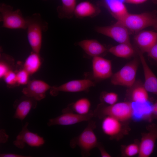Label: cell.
<instances>
[{"label":"cell","instance_id":"cell-1","mask_svg":"<svg viewBox=\"0 0 157 157\" xmlns=\"http://www.w3.org/2000/svg\"><path fill=\"white\" fill-rule=\"evenodd\" d=\"M27 38L32 51L39 53L42 44V35L48 28V22L40 13H35L25 17Z\"/></svg>","mask_w":157,"mask_h":157},{"label":"cell","instance_id":"cell-2","mask_svg":"<svg viewBox=\"0 0 157 157\" xmlns=\"http://www.w3.org/2000/svg\"><path fill=\"white\" fill-rule=\"evenodd\" d=\"M94 113V116L100 119L110 116L129 122L132 119L133 108L131 103L128 101L117 102L110 105L101 103L97 105Z\"/></svg>","mask_w":157,"mask_h":157},{"label":"cell","instance_id":"cell-3","mask_svg":"<svg viewBox=\"0 0 157 157\" xmlns=\"http://www.w3.org/2000/svg\"><path fill=\"white\" fill-rule=\"evenodd\" d=\"M96 128V122L90 120L82 132L78 136L73 138L70 141L71 148L78 146L83 157L90 156V152L93 148L97 147L99 143L94 130Z\"/></svg>","mask_w":157,"mask_h":157},{"label":"cell","instance_id":"cell-4","mask_svg":"<svg viewBox=\"0 0 157 157\" xmlns=\"http://www.w3.org/2000/svg\"><path fill=\"white\" fill-rule=\"evenodd\" d=\"M117 21L125 26L129 31L133 32L138 33L150 26L157 30V16L154 13L140 14L129 13Z\"/></svg>","mask_w":157,"mask_h":157},{"label":"cell","instance_id":"cell-5","mask_svg":"<svg viewBox=\"0 0 157 157\" xmlns=\"http://www.w3.org/2000/svg\"><path fill=\"white\" fill-rule=\"evenodd\" d=\"M0 22L2 28L10 29H26V23L20 9L14 10L11 5L0 4Z\"/></svg>","mask_w":157,"mask_h":157},{"label":"cell","instance_id":"cell-6","mask_svg":"<svg viewBox=\"0 0 157 157\" xmlns=\"http://www.w3.org/2000/svg\"><path fill=\"white\" fill-rule=\"evenodd\" d=\"M128 123L111 116H106L102 119L101 129L110 139L118 141L129 132L130 128Z\"/></svg>","mask_w":157,"mask_h":157},{"label":"cell","instance_id":"cell-7","mask_svg":"<svg viewBox=\"0 0 157 157\" xmlns=\"http://www.w3.org/2000/svg\"><path fill=\"white\" fill-rule=\"evenodd\" d=\"M139 64L138 59H135L126 64L119 71L113 74L111 82L115 85L130 88L135 82L136 73Z\"/></svg>","mask_w":157,"mask_h":157},{"label":"cell","instance_id":"cell-8","mask_svg":"<svg viewBox=\"0 0 157 157\" xmlns=\"http://www.w3.org/2000/svg\"><path fill=\"white\" fill-rule=\"evenodd\" d=\"M95 85V83L90 79L73 80L58 86H51L50 89V94L55 97L57 96L60 92H88L90 88Z\"/></svg>","mask_w":157,"mask_h":157},{"label":"cell","instance_id":"cell-9","mask_svg":"<svg viewBox=\"0 0 157 157\" xmlns=\"http://www.w3.org/2000/svg\"><path fill=\"white\" fill-rule=\"evenodd\" d=\"M147 132L142 133L139 143L138 156L149 157L153 153L157 139V125L151 123L146 127Z\"/></svg>","mask_w":157,"mask_h":157},{"label":"cell","instance_id":"cell-10","mask_svg":"<svg viewBox=\"0 0 157 157\" xmlns=\"http://www.w3.org/2000/svg\"><path fill=\"white\" fill-rule=\"evenodd\" d=\"M96 30L98 33L110 37L119 43H130L129 31L118 21L110 26L97 27Z\"/></svg>","mask_w":157,"mask_h":157},{"label":"cell","instance_id":"cell-11","mask_svg":"<svg viewBox=\"0 0 157 157\" xmlns=\"http://www.w3.org/2000/svg\"><path fill=\"white\" fill-rule=\"evenodd\" d=\"M28 122H26L23 126L21 131L13 142L14 144L18 148L23 149L26 144L32 147H39L45 142L43 138L29 131L28 129Z\"/></svg>","mask_w":157,"mask_h":157},{"label":"cell","instance_id":"cell-12","mask_svg":"<svg viewBox=\"0 0 157 157\" xmlns=\"http://www.w3.org/2000/svg\"><path fill=\"white\" fill-rule=\"evenodd\" d=\"M94 116V111L90 110L88 114H78L72 112H65L54 118L50 119L47 123L48 126L56 125L68 126L74 124L91 120Z\"/></svg>","mask_w":157,"mask_h":157},{"label":"cell","instance_id":"cell-13","mask_svg":"<svg viewBox=\"0 0 157 157\" xmlns=\"http://www.w3.org/2000/svg\"><path fill=\"white\" fill-rule=\"evenodd\" d=\"M51 87L43 80L33 79L29 81L22 92L24 95L39 101L45 97L46 92Z\"/></svg>","mask_w":157,"mask_h":157},{"label":"cell","instance_id":"cell-14","mask_svg":"<svg viewBox=\"0 0 157 157\" xmlns=\"http://www.w3.org/2000/svg\"><path fill=\"white\" fill-rule=\"evenodd\" d=\"M92 68L93 77L97 80L108 78L113 74L111 61L101 56L93 57Z\"/></svg>","mask_w":157,"mask_h":157},{"label":"cell","instance_id":"cell-15","mask_svg":"<svg viewBox=\"0 0 157 157\" xmlns=\"http://www.w3.org/2000/svg\"><path fill=\"white\" fill-rule=\"evenodd\" d=\"M37 101L33 98L25 95L15 101L13 105L15 110L13 118L22 121L32 109L36 107Z\"/></svg>","mask_w":157,"mask_h":157},{"label":"cell","instance_id":"cell-16","mask_svg":"<svg viewBox=\"0 0 157 157\" xmlns=\"http://www.w3.org/2000/svg\"><path fill=\"white\" fill-rule=\"evenodd\" d=\"M134 40L142 53H147L157 42V32L141 31L135 36Z\"/></svg>","mask_w":157,"mask_h":157},{"label":"cell","instance_id":"cell-17","mask_svg":"<svg viewBox=\"0 0 157 157\" xmlns=\"http://www.w3.org/2000/svg\"><path fill=\"white\" fill-rule=\"evenodd\" d=\"M138 51L144 72V86L148 92L157 95V77L148 65L142 53L140 51Z\"/></svg>","mask_w":157,"mask_h":157},{"label":"cell","instance_id":"cell-18","mask_svg":"<svg viewBox=\"0 0 157 157\" xmlns=\"http://www.w3.org/2000/svg\"><path fill=\"white\" fill-rule=\"evenodd\" d=\"M133 108L132 119L136 121L146 120L151 122L153 103L150 100L143 103H131Z\"/></svg>","mask_w":157,"mask_h":157},{"label":"cell","instance_id":"cell-19","mask_svg":"<svg viewBox=\"0 0 157 157\" xmlns=\"http://www.w3.org/2000/svg\"><path fill=\"white\" fill-rule=\"evenodd\" d=\"M128 101L131 103H143L149 100L148 91L143 84L140 81L135 82L127 92Z\"/></svg>","mask_w":157,"mask_h":157},{"label":"cell","instance_id":"cell-20","mask_svg":"<svg viewBox=\"0 0 157 157\" xmlns=\"http://www.w3.org/2000/svg\"><path fill=\"white\" fill-rule=\"evenodd\" d=\"M78 45L87 54L93 57L100 56L107 50L104 46L95 39L84 40L79 42Z\"/></svg>","mask_w":157,"mask_h":157},{"label":"cell","instance_id":"cell-21","mask_svg":"<svg viewBox=\"0 0 157 157\" xmlns=\"http://www.w3.org/2000/svg\"><path fill=\"white\" fill-rule=\"evenodd\" d=\"M99 9L92 3L88 1H82L77 4L74 15L78 18L92 17L99 13Z\"/></svg>","mask_w":157,"mask_h":157},{"label":"cell","instance_id":"cell-22","mask_svg":"<svg viewBox=\"0 0 157 157\" xmlns=\"http://www.w3.org/2000/svg\"><path fill=\"white\" fill-rule=\"evenodd\" d=\"M91 106L89 100L87 98L83 97L69 104L62 110V113L72 112L80 115H86L90 111Z\"/></svg>","mask_w":157,"mask_h":157},{"label":"cell","instance_id":"cell-23","mask_svg":"<svg viewBox=\"0 0 157 157\" xmlns=\"http://www.w3.org/2000/svg\"><path fill=\"white\" fill-rule=\"evenodd\" d=\"M42 61L40 53L32 51L25 60L22 67L30 75L33 74L40 69Z\"/></svg>","mask_w":157,"mask_h":157},{"label":"cell","instance_id":"cell-24","mask_svg":"<svg viewBox=\"0 0 157 157\" xmlns=\"http://www.w3.org/2000/svg\"><path fill=\"white\" fill-rule=\"evenodd\" d=\"M124 1L125 0H105L108 9L117 20L129 13L123 3Z\"/></svg>","mask_w":157,"mask_h":157},{"label":"cell","instance_id":"cell-25","mask_svg":"<svg viewBox=\"0 0 157 157\" xmlns=\"http://www.w3.org/2000/svg\"><path fill=\"white\" fill-rule=\"evenodd\" d=\"M114 55L121 58H128L135 53V50L131 43H121L112 46L108 50Z\"/></svg>","mask_w":157,"mask_h":157},{"label":"cell","instance_id":"cell-26","mask_svg":"<svg viewBox=\"0 0 157 157\" xmlns=\"http://www.w3.org/2000/svg\"><path fill=\"white\" fill-rule=\"evenodd\" d=\"M62 4L57 8L58 17L60 18H69L74 15L77 5L76 0H61Z\"/></svg>","mask_w":157,"mask_h":157},{"label":"cell","instance_id":"cell-27","mask_svg":"<svg viewBox=\"0 0 157 157\" xmlns=\"http://www.w3.org/2000/svg\"><path fill=\"white\" fill-rule=\"evenodd\" d=\"M0 57V78L2 79L7 72L13 70L14 60L11 56L2 52Z\"/></svg>","mask_w":157,"mask_h":157},{"label":"cell","instance_id":"cell-28","mask_svg":"<svg viewBox=\"0 0 157 157\" xmlns=\"http://www.w3.org/2000/svg\"><path fill=\"white\" fill-rule=\"evenodd\" d=\"M140 142L138 140L127 145L121 146V150L122 156L123 157H131L138 154L140 147Z\"/></svg>","mask_w":157,"mask_h":157},{"label":"cell","instance_id":"cell-29","mask_svg":"<svg viewBox=\"0 0 157 157\" xmlns=\"http://www.w3.org/2000/svg\"><path fill=\"white\" fill-rule=\"evenodd\" d=\"M118 98L117 94L113 92H103L100 96L101 103L108 105H112L117 102Z\"/></svg>","mask_w":157,"mask_h":157},{"label":"cell","instance_id":"cell-30","mask_svg":"<svg viewBox=\"0 0 157 157\" xmlns=\"http://www.w3.org/2000/svg\"><path fill=\"white\" fill-rule=\"evenodd\" d=\"M16 72L18 85H26L30 81L29 74L23 67Z\"/></svg>","mask_w":157,"mask_h":157},{"label":"cell","instance_id":"cell-31","mask_svg":"<svg viewBox=\"0 0 157 157\" xmlns=\"http://www.w3.org/2000/svg\"><path fill=\"white\" fill-rule=\"evenodd\" d=\"M8 87L13 88L17 85L16 72L11 70L7 72L2 78Z\"/></svg>","mask_w":157,"mask_h":157},{"label":"cell","instance_id":"cell-32","mask_svg":"<svg viewBox=\"0 0 157 157\" xmlns=\"http://www.w3.org/2000/svg\"><path fill=\"white\" fill-rule=\"evenodd\" d=\"M148 56L157 62V42L147 52Z\"/></svg>","mask_w":157,"mask_h":157},{"label":"cell","instance_id":"cell-33","mask_svg":"<svg viewBox=\"0 0 157 157\" xmlns=\"http://www.w3.org/2000/svg\"><path fill=\"white\" fill-rule=\"evenodd\" d=\"M99 149L101 154L102 157H110L111 156L107 152L104 147L99 142L97 147Z\"/></svg>","mask_w":157,"mask_h":157},{"label":"cell","instance_id":"cell-34","mask_svg":"<svg viewBox=\"0 0 157 157\" xmlns=\"http://www.w3.org/2000/svg\"><path fill=\"white\" fill-rule=\"evenodd\" d=\"M0 133V142L1 143L6 142L8 139V135L6 134L5 131L3 129L1 130Z\"/></svg>","mask_w":157,"mask_h":157},{"label":"cell","instance_id":"cell-35","mask_svg":"<svg viewBox=\"0 0 157 157\" xmlns=\"http://www.w3.org/2000/svg\"><path fill=\"white\" fill-rule=\"evenodd\" d=\"M152 116L153 119H157V100L153 104Z\"/></svg>","mask_w":157,"mask_h":157},{"label":"cell","instance_id":"cell-36","mask_svg":"<svg viewBox=\"0 0 157 157\" xmlns=\"http://www.w3.org/2000/svg\"><path fill=\"white\" fill-rule=\"evenodd\" d=\"M0 157H29L19 154L11 153L2 154L0 155Z\"/></svg>","mask_w":157,"mask_h":157},{"label":"cell","instance_id":"cell-37","mask_svg":"<svg viewBox=\"0 0 157 157\" xmlns=\"http://www.w3.org/2000/svg\"><path fill=\"white\" fill-rule=\"evenodd\" d=\"M127 2L134 4H139L143 3L147 0H125Z\"/></svg>","mask_w":157,"mask_h":157},{"label":"cell","instance_id":"cell-38","mask_svg":"<svg viewBox=\"0 0 157 157\" xmlns=\"http://www.w3.org/2000/svg\"><path fill=\"white\" fill-rule=\"evenodd\" d=\"M43 0V1H47V0Z\"/></svg>","mask_w":157,"mask_h":157}]
</instances>
